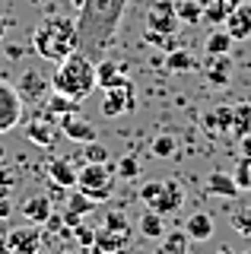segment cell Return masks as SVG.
<instances>
[{
	"mask_svg": "<svg viewBox=\"0 0 251 254\" xmlns=\"http://www.w3.org/2000/svg\"><path fill=\"white\" fill-rule=\"evenodd\" d=\"M124 10H127V0H83L80 3L76 32H80V51L86 58H105L124 19Z\"/></svg>",
	"mask_w": 251,
	"mask_h": 254,
	"instance_id": "cell-1",
	"label": "cell"
},
{
	"mask_svg": "<svg viewBox=\"0 0 251 254\" xmlns=\"http://www.w3.org/2000/svg\"><path fill=\"white\" fill-rule=\"evenodd\" d=\"M32 48L42 61L61 64L70 51H80L76 19H67V16H48V19H42L32 32Z\"/></svg>",
	"mask_w": 251,
	"mask_h": 254,
	"instance_id": "cell-2",
	"label": "cell"
},
{
	"mask_svg": "<svg viewBox=\"0 0 251 254\" xmlns=\"http://www.w3.org/2000/svg\"><path fill=\"white\" fill-rule=\"evenodd\" d=\"M51 89L58 95L73 99V102L89 99V92L96 89V61L86 58L83 51H70L67 58L58 64V70H54Z\"/></svg>",
	"mask_w": 251,
	"mask_h": 254,
	"instance_id": "cell-3",
	"label": "cell"
},
{
	"mask_svg": "<svg viewBox=\"0 0 251 254\" xmlns=\"http://www.w3.org/2000/svg\"><path fill=\"white\" fill-rule=\"evenodd\" d=\"M115 169L108 162H86L80 172H76V190L80 194H86L92 203H105L112 200L115 194Z\"/></svg>",
	"mask_w": 251,
	"mask_h": 254,
	"instance_id": "cell-4",
	"label": "cell"
},
{
	"mask_svg": "<svg viewBox=\"0 0 251 254\" xmlns=\"http://www.w3.org/2000/svg\"><path fill=\"white\" fill-rule=\"evenodd\" d=\"M140 200L146 203V210L159 213V216H169V213H178L185 203V188L178 178H162V181H146L140 188Z\"/></svg>",
	"mask_w": 251,
	"mask_h": 254,
	"instance_id": "cell-5",
	"label": "cell"
},
{
	"mask_svg": "<svg viewBox=\"0 0 251 254\" xmlns=\"http://www.w3.org/2000/svg\"><path fill=\"white\" fill-rule=\"evenodd\" d=\"M22 115H26V99L13 83L0 79V133H10L13 127H19Z\"/></svg>",
	"mask_w": 251,
	"mask_h": 254,
	"instance_id": "cell-6",
	"label": "cell"
},
{
	"mask_svg": "<svg viewBox=\"0 0 251 254\" xmlns=\"http://www.w3.org/2000/svg\"><path fill=\"white\" fill-rule=\"evenodd\" d=\"M146 35H159V38H172L178 29V13H175V0H153L146 6Z\"/></svg>",
	"mask_w": 251,
	"mask_h": 254,
	"instance_id": "cell-7",
	"label": "cell"
},
{
	"mask_svg": "<svg viewBox=\"0 0 251 254\" xmlns=\"http://www.w3.org/2000/svg\"><path fill=\"white\" fill-rule=\"evenodd\" d=\"M137 108V89L130 79L105 89V102H102V115L105 118H118V115H127V111Z\"/></svg>",
	"mask_w": 251,
	"mask_h": 254,
	"instance_id": "cell-8",
	"label": "cell"
},
{
	"mask_svg": "<svg viewBox=\"0 0 251 254\" xmlns=\"http://www.w3.org/2000/svg\"><path fill=\"white\" fill-rule=\"evenodd\" d=\"M6 251L10 254H38L42 251V229L38 226H22L6 232Z\"/></svg>",
	"mask_w": 251,
	"mask_h": 254,
	"instance_id": "cell-9",
	"label": "cell"
},
{
	"mask_svg": "<svg viewBox=\"0 0 251 254\" xmlns=\"http://www.w3.org/2000/svg\"><path fill=\"white\" fill-rule=\"evenodd\" d=\"M223 29L232 35V42H248L251 38V0H239L235 10L226 16Z\"/></svg>",
	"mask_w": 251,
	"mask_h": 254,
	"instance_id": "cell-10",
	"label": "cell"
},
{
	"mask_svg": "<svg viewBox=\"0 0 251 254\" xmlns=\"http://www.w3.org/2000/svg\"><path fill=\"white\" fill-rule=\"evenodd\" d=\"M58 130L64 133V137L70 140H76V143H96V127H92L86 118L80 115V111H73V115H64V118H58Z\"/></svg>",
	"mask_w": 251,
	"mask_h": 254,
	"instance_id": "cell-11",
	"label": "cell"
},
{
	"mask_svg": "<svg viewBox=\"0 0 251 254\" xmlns=\"http://www.w3.org/2000/svg\"><path fill=\"white\" fill-rule=\"evenodd\" d=\"M124 79H130V76H127V67H124L121 61L108 58V54L96 61V86L99 89H112V86L124 83Z\"/></svg>",
	"mask_w": 251,
	"mask_h": 254,
	"instance_id": "cell-12",
	"label": "cell"
},
{
	"mask_svg": "<svg viewBox=\"0 0 251 254\" xmlns=\"http://www.w3.org/2000/svg\"><path fill=\"white\" fill-rule=\"evenodd\" d=\"M19 213L26 216V222H32V226H45V222L51 219V200L48 197H42V194H35V197H29L26 203L19 206Z\"/></svg>",
	"mask_w": 251,
	"mask_h": 254,
	"instance_id": "cell-13",
	"label": "cell"
},
{
	"mask_svg": "<svg viewBox=\"0 0 251 254\" xmlns=\"http://www.w3.org/2000/svg\"><path fill=\"white\" fill-rule=\"evenodd\" d=\"M89 210H96V203H92L86 194H80V190L73 188V194H70V200H67V210H64V216H61V219H64V226H80V222H83V216H86Z\"/></svg>",
	"mask_w": 251,
	"mask_h": 254,
	"instance_id": "cell-14",
	"label": "cell"
},
{
	"mask_svg": "<svg viewBox=\"0 0 251 254\" xmlns=\"http://www.w3.org/2000/svg\"><path fill=\"white\" fill-rule=\"evenodd\" d=\"M207 194H210V197H226V200H235L242 190H239V185H235L232 175H226V172H213V175L207 178Z\"/></svg>",
	"mask_w": 251,
	"mask_h": 254,
	"instance_id": "cell-15",
	"label": "cell"
},
{
	"mask_svg": "<svg viewBox=\"0 0 251 254\" xmlns=\"http://www.w3.org/2000/svg\"><path fill=\"white\" fill-rule=\"evenodd\" d=\"M48 178L54 181L58 188H73L76 185V169H73V162L70 159H61V156H54L51 162H48Z\"/></svg>",
	"mask_w": 251,
	"mask_h": 254,
	"instance_id": "cell-16",
	"label": "cell"
},
{
	"mask_svg": "<svg viewBox=\"0 0 251 254\" xmlns=\"http://www.w3.org/2000/svg\"><path fill=\"white\" fill-rule=\"evenodd\" d=\"M185 235L191 238V242H207V238H213V219H210L207 213H194V216L185 222Z\"/></svg>",
	"mask_w": 251,
	"mask_h": 254,
	"instance_id": "cell-17",
	"label": "cell"
},
{
	"mask_svg": "<svg viewBox=\"0 0 251 254\" xmlns=\"http://www.w3.org/2000/svg\"><path fill=\"white\" fill-rule=\"evenodd\" d=\"M232 73V61L229 54H210V67H207V79L213 86H226Z\"/></svg>",
	"mask_w": 251,
	"mask_h": 254,
	"instance_id": "cell-18",
	"label": "cell"
},
{
	"mask_svg": "<svg viewBox=\"0 0 251 254\" xmlns=\"http://www.w3.org/2000/svg\"><path fill=\"white\" fill-rule=\"evenodd\" d=\"M26 137L38 143V146H54V137H58V130H54V121H32L26 127Z\"/></svg>",
	"mask_w": 251,
	"mask_h": 254,
	"instance_id": "cell-19",
	"label": "cell"
},
{
	"mask_svg": "<svg viewBox=\"0 0 251 254\" xmlns=\"http://www.w3.org/2000/svg\"><path fill=\"white\" fill-rule=\"evenodd\" d=\"M162 219H166V216H159V213L146 210L143 216H140V222H137L140 235H143V238H153V242H159V238L166 235V222H162Z\"/></svg>",
	"mask_w": 251,
	"mask_h": 254,
	"instance_id": "cell-20",
	"label": "cell"
},
{
	"mask_svg": "<svg viewBox=\"0 0 251 254\" xmlns=\"http://www.w3.org/2000/svg\"><path fill=\"white\" fill-rule=\"evenodd\" d=\"M16 89H19V95H22L26 102H35V99H42V95H45V79L38 76L35 70H26Z\"/></svg>",
	"mask_w": 251,
	"mask_h": 254,
	"instance_id": "cell-21",
	"label": "cell"
},
{
	"mask_svg": "<svg viewBox=\"0 0 251 254\" xmlns=\"http://www.w3.org/2000/svg\"><path fill=\"white\" fill-rule=\"evenodd\" d=\"M235 3H239V0H207V3H203V19L213 22V26H223L226 16L235 10Z\"/></svg>",
	"mask_w": 251,
	"mask_h": 254,
	"instance_id": "cell-22",
	"label": "cell"
},
{
	"mask_svg": "<svg viewBox=\"0 0 251 254\" xmlns=\"http://www.w3.org/2000/svg\"><path fill=\"white\" fill-rule=\"evenodd\" d=\"M73 111H80V102H73V99H67V95H58V92H54L51 102L45 105V118H51V121L58 124V118L73 115Z\"/></svg>",
	"mask_w": 251,
	"mask_h": 254,
	"instance_id": "cell-23",
	"label": "cell"
},
{
	"mask_svg": "<svg viewBox=\"0 0 251 254\" xmlns=\"http://www.w3.org/2000/svg\"><path fill=\"white\" fill-rule=\"evenodd\" d=\"M188 238L185 232H166L159 238V248H156L153 254H188Z\"/></svg>",
	"mask_w": 251,
	"mask_h": 254,
	"instance_id": "cell-24",
	"label": "cell"
},
{
	"mask_svg": "<svg viewBox=\"0 0 251 254\" xmlns=\"http://www.w3.org/2000/svg\"><path fill=\"white\" fill-rule=\"evenodd\" d=\"M203 124H207L210 133L232 130V108H216V111H210V115L203 118Z\"/></svg>",
	"mask_w": 251,
	"mask_h": 254,
	"instance_id": "cell-25",
	"label": "cell"
},
{
	"mask_svg": "<svg viewBox=\"0 0 251 254\" xmlns=\"http://www.w3.org/2000/svg\"><path fill=\"white\" fill-rule=\"evenodd\" d=\"M251 130V105H232V133L235 137H245Z\"/></svg>",
	"mask_w": 251,
	"mask_h": 254,
	"instance_id": "cell-26",
	"label": "cell"
},
{
	"mask_svg": "<svg viewBox=\"0 0 251 254\" xmlns=\"http://www.w3.org/2000/svg\"><path fill=\"white\" fill-rule=\"evenodd\" d=\"M102 229H108V232L112 235H118V238H124V242H127L130 238V222L124 219V213H105V222H102Z\"/></svg>",
	"mask_w": 251,
	"mask_h": 254,
	"instance_id": "cell-27",
	"label": "cell"
},
{
	"mask_svg": "<svg viewBox=\"0 0 251 254\" xmlns=\"http://www.w3.org/2000/svg\"><path fill=\"white\" fill-rule=\"evenodd\" d=\"M232 51V35L226 29H216V32H210V38H207V54H229Z\"/></svg>",
	"mask_w": 251,
	"mask_h": 254,
	"instance_id": "cell-28",
	"label": "cell"
},
{
	"mask_svg": "<svg viewBox=\"0 0 251 254\" xmlns=\"http://www.w3.org/2000/svg\"><path fill=\"white\" fill-rule=\"evenodd\" d=\"M175 13H178V22H188V26H194L197 19H203V6H197L194 0H178Z\"/></svg>",
	"mask_w": 251,
	"mask_h": 254,
	"instance_id": "cell-29",
	"label": "cell"
},
{
	"mask_svg": "<svg viewBox=\"0 0 251 254\" xmlns=\"http://www.w3.org/2000/svg\"><path fill=\"white\" fill-rule=\"evenodd\" d=\"M169 67L178 70V73H185V70L197 67V61H194L191 51H185V48H172V51H169Z\"/></svg>",
	"mask_w": 251,
	"mask_h": 254,
	"instance_id": "cell-30",
	"label": "cell"
},
{
	"mask_svg": "<svg viewBox=\"0 0 251 254\" xmlns=\"http://www.w3.org/2000/svg\"><path fill=\"white\" fill-rule=\"evenodd\" d=\"M232 229H235V232H239V235L251 238V203L239 206V210L232 213Z\"/></svg>",
	"mask_w": 251,
	"mask_h": 254,
	"instance_id": "cell-31",
	"label": "cell"
},
{
	"mask_svg": "<svg viewBox=\"0 0 251 254\" xmlns=\"http://www.w3.org/2000/svg\"><path fill=\"white\" fill-rule=\"evenodd\" d=\"M232 178H235V185H239V190H251V159L242 156L239 162H235Z\"/></svg>",
	"mask_w": 251,
	"mask_h": 254,
	"instance_id": "cell-32",
	"label": "cell"
},
{
	"mask_svg": "<svg viewBox=\"0 0 251 254\" xmlns=\"http://www.w3.org/2000/svg\"><path fill=\"white\" fill-rule=\"evenodd\" d=\"M16 172L10 169V165H0V200H10L13 188H16Z\"/></svg>",
	"mask_w": 251,
	"mask_h": 254,
	"instance_id": "cell-33",
	"label": "cell"
},
{
	"mask_svg": "<svg viewBox=\"0 0 251 254\" xmlns=\"http://www.w3.org/2000/svg\"><path fill=\"white\" fill-rule=\"evenodd\" d=\"M118 172H121V178H124V181L140 178V159H137V156H124L121 162H118Z\"/></svg>",
	"mask_w": 251,
	"mask_h": 254,
	"instance_id": "cell-34",
	"label": "cell"
},
{
	"mask_svg": "<svg viewBox=\"0 0 251 254\" xmlns=\"http://www.w3.org/2000/svg\"><path fill=\"white\" fill-rule=\"evenodd\" d=\"M172 153H175V140H172L169 133H162V137H156V140H153V156L169 159Z\"/></svg>",
	"mask_w": 251,
	"mask_h": 254,
	"instance_id": "cell-35",
	"label": "cell"
},
{
	"mask_svg": "<svg viewBox=\"0 0 251 254\" xmlns=\"http://www.w3.org/2000/svg\"><path fill=\"white\" fill-rule=\"evenodd\" d=\"M73 235H76V242H80L83 248H92V245H96V232H92L89 226H83V222L73 226Z\"/></svg>",
	"mask_w": 251,
	"mask_h": 254,
	"instance_id": "cell-36",
	"label": "cell"
},
{
	"mask_svg": "<svg viewBox=\"0 0 251 254\" xmlns=\"http://www.w3.org/2000/svg\"><path fill=\"white\" fill-rule=\"evenodd\" d=\"M86 156H89V162H108V149L99 143H86Z\"/></svg>",
	"mask_w": 251,
	"mask_h": 254,
	"instance_id": "cell-37",
	"label": "cell"
},
{
	"mask_svg": "<svg viewBox=\"0 0 251 254\" xmlns=\"http://www.w3.org/2000/svg\"><path fill=\"white\" fill-rule=\"evenodd\" d=\"M239 140H242V156L251 159V130L245 133V137H239Z\"/></svg>",
	"mask_w": 251,
	"mask_h": 254,
	"instance_id": "cell-38",
	"label": "cell"
},
{
	"mask_svg": "<svg viewBox=\"0 0 251 254\" xmlns=\"http://www.w3.org/2000/svg\"><path fill=\"white\" fill-rule=\"evenodd\" d=\"M13 213V206H10V200H0V219H6Z\"/></svg>",
	"mask_w": 251,
	"mask_h": 254,
	"instance_id": "cell-39",
	"label": "cell"
},
{
	"mask_svg": "<svg viewBox=\"0 0 251 254\" xmlns=\"http://www.w3.org/2000/svg\"><path fill=\"white\" fill-rule=\"evenodd\" d=\"M3 35H6V19L0 16V42H3Z\"/></svg>",
	"mask_w": 251,
	"mask_h": 254,
	"instance_id": "cell-40",
	"label": "cell"
},
{
	"mask_svg": "<svg viewBox=\"0 0 251 254\" xmlns=\"http://www.w3.org/2000/svg\"><path fill=\"white\" fill-rule=\"evenodd\" d=\"M64 254H86V251H80V248H70V251H64Z\"/></svg>",
	"mask_w": 251,
	"mask_h": 254,
	"instance_id": "cell-41",
	"label": "cell"
},
{
	"mask_svg": "<svg viewBox=\"0 0 251 254\" xmlns=\"http://www.w3.org/2000/svg\"><path fill=\"white\" fill-rule=\"evenodd\" d=\"M0 165H3V149H0Z\"/></svg>",
	"mask_w": 251,
	"mask_h": 254,
	"instance_id": "cell-42",
	"label": "cell"
},
{
	"mask_svg": "<svg viewBox=\"0 0 251 254\" xmlns=\"http://www.w3.org/2000/svg\"><path fill=\"white\" fill-rule=\"evenodd\" d=\"M73 3H83V0H73Z\"/></svg>",
	"mask_w": 251,
	"mask_h": 254,
	"instance_id": "cell-43",
	"label": "cell"
},
{
	"mask_svg": "<svg viewBox=\"0 0 251 254\" xmlns=\"http://www.w3.org/2000/svg\"><path fill=\"white\" fill-rule=\"evenodd\" d=\"M130 254H134V251H130Z\"/></svg>",
	"mask_w": 251,
	"mask_h": 254,
	"instance_id": "cell-44",
	"label": "cell"
}]
</instances>
